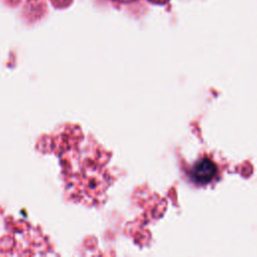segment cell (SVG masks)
Here are the masks:
<instances>
[{
    "instance_id": "obj_1",
    "label": "cell",
    "mask_w": 257,
    "mask_h": 257,
    "mask_svg": "<svg viewBox=\"0 0 257 257\" xmlns=\"http://www.w3.org/2000/svg\"><path fill=\"white\" fill-rule=\"evenodd\" d=\"M217 168L215 164L209 159L199 160L193 168V177L196 182L201 184H206L210 182L216 175Z\"/></svg>"
}]
</instances>
